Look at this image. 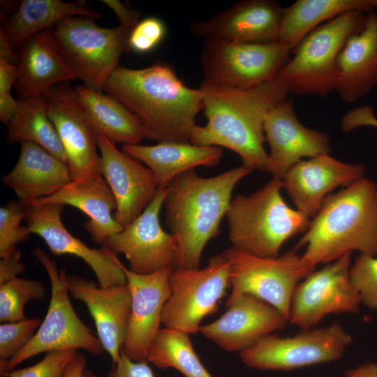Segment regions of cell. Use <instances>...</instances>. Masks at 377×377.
Returning <instances> with one entry per match:
<instances>
[{"instance_id":"6da1fadb","label":"cell","mask_w":377,"mask_h":377,"mask_svg":"<svg viewBox=\"0 0 377 377\" xmlns=\"http://www.w3.org/2000/svg\"><path fill=\"white\" fill-rule=\"evenodd\" d=\"M204 114L207 124L196 125L190 142L226 147L240 156L243 165L276 177V169L264 149V121L268 112L288 94L274 78L241 89L202 82Z\"/></svg>"},{"instance_id":"7a4b0ae2","label":"cell","mask_w":377,"mask_h":377,"mask_svg":"<svg viewBox=\"0 0 377 377\" xmlns=\"http://www.w3.org/2000/svg\"><path fill=\"white\" fill-rule=\"evenodd\" d=\"M103 91L135 116L145 138L158 142H190L195 117L204 108L200 88L188 87L161 61L140 69L119 66Z\"/></svg>"},{"instance_id":"3957f363","label":"cell","mask_w":377,"mask_h":377,"mask_svg":"<svg viewBox=\"0 0 377 377\" xmlns=\"http://www.w3.org/2000/svg\"><path fill=\"white\" fill-rule=\"evenodd\" d=\"M252 171L242 165L202 177L191 169L170 182L163 204L166 226L177 243L175 269L200 268L204 247L220 233L235 186Z\"/></svg>"},{"instance_id":"277c9868","label":"cell","mask_w":377,"mask_h":377,"mask_svg":"<svg viewBox=\"0 0 377 377\" xmlns=\"http://www.w3.org/2000/svg\"><path fill=\"white\" fill-rule=\"evenodd\" d=\"M316 268L357 251L377 256V184L362 177L329 195L295 249Z\"/></svg>"},{"instance_id":"5b68a950","label":"cell","mask_w":377,"mask_h":377,"mask_svg":"<svg viewBox=\"0 0 377 377\" xmlns=\"http://www.w3.org/2000/svg\"><path fill=\"white\" fill-rule=\"evenodd\" d=\"M282 179L274 177L249 196L236 195L226 216L232 247L262 258L279 256L283 244L305 232L310 217L290 207L283 199Z\"/></svg>"},{"instance_id":"8992f818","label":"cell","mask_w":377,"mask_h":377,"mask_svg":"<svg viewBox=\"0 0 377 377\" xmlns=\"http://www.w3.org/2000/svg\"><path fill=\"white\" fill-rule=\"evenodd\" d=\"M367 15L349 11L314 29L293 50L276 82L288 94L326 96L336 91L338 55L346 40L363 30Z\"/></svg>"},{"instance_id":"52a82bcc","label":"cell","mask_w":377,"mask_h":377,"mask_svg":"<svg viewBox=\"0 0 377 377\" xmlns=\"http://www.w3.org/2000/svg\"><path fill=\"white\" fill-rule=\"evenodd\" d=\"M50 30L59 53L75 77L94 91H103L119 66L132 31L121 25L102 27L86 17L64 19Z\"/></svg>"},{"instance_id":"ba28073f","label":"cell","mask_w":377,"mask_h":377,"mask_svg":"<svg viewBox=\"0 0 377 377\" xmlns=\"http://www.w3.org/2000/svg\"><path fill=\"white\" fill-rule=\"evenodd\" d=\"M34 255L43 266L50 281L49 307L29 343L11 359L0 362L1 376L42 353L84 350L100 355L104 350L98 337L81 320L73 307L65 270L59 271L55 260L40 248L34 250Z\"/></svg>"},{"instance_id":"9c48e42d","label":"cell","mask_w":377,"mask_h":377,"mask_svg":"<svg viewBox=\"0 0 377 377\" xmlns=\"http://www.w3.org/2000/svg\"><path fill=\"white\" fill-rule=\"evenodd\" d=\"M230 263V302L242 294L252 295L271 304L288 320L297 284L315 268L295 249L275 258H262L230 247L222 252Z\"/></svg>"},{"instance_id":"30bf717a","label":"cell","mask_w":377,"mask_h":377,"mask_svg":"<svg viewBox=\"0 0 377 377\" xmlns=\"http://www.w3.org/2000/svg\"><path fill=\"white\" fill-rule=\"evenodd\" d=\"M352 337L339 323L302 330L286 337L268 334L239 353L242 363L251 369L293 371L340 360Z\"/></svg>"},{"instance_id":"8fae6325","label":"cell","mask_w":377,"mask_h":377,"mask_svg":"<svg viewBox=\"0 0 377 377\" xmlns=\"http://www.w3.org/2000/svg\"><path fill=\"white\" fill-rule=\"evenodd\" d=\"M169 285L162 324L188 334L197 333L203 318L218 311L230 287L229 261L221 253L211 257L203 269H174Z\"/></svg>"},{"instance_id":"7c38bea8","label":"cell","mask_w":377,"mask_h":377,"mask_svg":"<svg viewBox=\"0 0 377 377\" xmlns=\"http://www.w3.org/2000/svg\"><path fill=\"white\" fill-rule=\"evenodd\" d=\"M292 48L280 42L253 44L205 39L199 57L203 82L249 89L273 80Z\"/></svg>"},{"instance_id":"4fadbf2b","label":"cell","mask_w":377,"mask_h":377,"mask_svg":"<svg viewBox=\"0 0 377 377\" xmlns=\"http://www.w3.org/2000/svg\"><path fill=\"white\" fill-rule=\"evenodd\" d=\"M351 253L314 270L297 284L290 304V324L307 330L316 327L328 315L360 311V297L350 276Z\"/></svg>"},{"instance_id":"5bb4252c","label":"cell","mask_w":377,"mask_h":377,"mask_svg":"<svg viewBox=\"0 0 377 377\" xmlns=\"http://www.w3.org/2000/svg\"><path fill=\"white\" fill-rule=\"evenodd\" d=\"M42 97L66 153L71 181L87 182L103 177L97 152L98 134L75 87L68 82H60L48 89Z\"/></svg>"},{"instance_id":"9a60e30c","label":"cell","mask_w":377,"mask_h":377,"mask_svg":"<svg viewBox=\"0 0 377 377\" xmlns=\"http://www.w3.org/2000/svg\"><path fill=\"white\" fill-rule=\"evenodd\" d=\"M167 188L158 189L145 211L121 231L108 238L101 246L115 255L122 253L132 272L151 274L165 268L174 269L177 243L173 235L163 230L159 213Z\"/></svg>"},{"instance_id":"2e32d148","label":"cell","mask_w":377,"mask_h":377,"mask_svg":"<svg viewBox=\"0 0 377 377\" xmlns=\"http://www.w3.org/2000/svg\"><path fill=\"white\" fill-rule=\"evenodd\" d=\"M64 205L54 203L27 205L24 220L31 234L40 236L52 254L73 255L93 270L101 287L127 284L122 263L110 249L89 247L68 231L61 221Z\"/></svg>"},{"instance_id":"e0dca14e","label":"cell","mask_w":377,"mask_h":377,"mask_svg":"<svg viewBox=\"0 0 377 377\" xmlns=\"http://www.w3.org/2000/svg\"><path fill=\"white\" fill-rule=\"evenodd\" d=\"M99 170L117 202L113 215L123 228L133 223L154 198L158 189L153 172L132 157L121 152L114 143L97 135Z\"/></svg>"},{"instance_id":"ac0fdd59","label":"cell","mask_w":377,"mask_h":377,"mask_svg":"<svg viewBox=\"0 0 377 377\" xmlns=\"http://www.w3.org/2000/svg\"><path fill=\"white\" fill-rule=\"evenodd\" d=\"M122 269L131 295V309L126 340L121 350L133 362L147 361L150 345L159 332L161 315L170 290L172 267L151 274H140Z\"/></svg>"},{"instance_id":"d6986e66","label":"cell","mask_w":377,"mask_h":377,"mask_svg":"<svg viewBox=\"0 0 377 377\" xmlns=\"http://www.w3.org/2000/svg\"><path fill=\"white\" fill-rule=\"evenodd\" d=\"M283 8L274 0H243L209 20L192 21L191 32L205 39L240 43L269 44L279 42Z\"/></svg>"},{"instance_id":"ffe728a7","label":"cell","mask_w":377,"mask_h":377,"mask_svg":"<svg viewBox=\"0 0 377 377\" xmlns=\"http://www.w3.org/2000/svg\"><path fill=\"white\" fill-rule=\"evenodd\" d=\"M227 310L199 332L227 352L241 353L263 337L282 330L288 318L277 309L250 294L226 303Z\"/></svg>"},{"instance_id":"44dd1931","label":"cell","mask_w":377,"mask_h":377,"mask_svg":"<svg viewBox=\"0 0 377 377\" xmlns=\"http://www.w3.org/2000/svg\"><path fill=\"white\" fill-rule=\"evenodd\" d=\"M69 294L82 302L95 323L98 337L117 364L126 340L131 309V295L127 284L103 288L77 275H67Z\"/></svg>"},{"instance_id":"7402d4cb","label":"cell","mask_w":377,"mask_h":377,"mask_svg":"<svg viewBox=\"0 0 377 377\" xmlns=\"http://www.w3.org/2000/svg\"><path fill=\"white\" fill-rule=\"evenodd\" d=\"M364 174V165L343 163L325 154L297 163L282 181L297 209L314 217L334 188L348 186Z\"/></svg>"},{"instance_id":"603a6c76","label":"cell","mask_w":377,"mask_h":377,"mask_svg":"<svg viewBox=\"0 0 377 377\" xmlns=\"http://www.w3.org/2000/svg\"><path fill=\"white\" fill-rule=\"evenodd\" d=\"M263 128L270 147L269 156L276 169L274 177L281 179L302 158L330 154L332 151L326 133L308 128L300 122L291 99L283 101L268 112Z\"/></svg>"},{"instance_id":"cb8c5ba5","label":"cell","mask_w":377,"mask_h":377,"mask_svg":"<svg viewBox=\"0 0 377 377\" xmlns=\"http://www.w3.org/2000/svg\"><path fill=\"white\" fill-rule=\"evenodd\" d=\"M2 182L24 202L54 195L70 183L71 177L64 163L38 144L23 142L17 163Z\"/></svg>"},{"instance_id":"d4e9b609","label":"cell","mask_w":377,"mask_h":377,"mask_svg":"<svg viewBox=\"0 0 377 377\" xmlns=\"http://www.w3.org/2000/svg\"><path fill=\"white\" fill-rule=\"evenodd\" d=\"M16 91L21 99L42 96L75 76L55 45L50 28L28 38L20 47Z\"/></svg>"},{"instance_id":"484cf974","label":"cell","mask_w":377,"mask_h":377,"mask_svg":"<svg viewBox=\"0 0 377 377\" xmlns=\"http://www.w3.org/2000/svg\"><path fill=\"white\" fill-rule=\"evenodd\" d=\"M23 202L26 205L54 203L79 209L89 217L83 227L91 239L101 245L124 229L112 215V212L117 209V202L103 177L87 182L71 181L51 196Z\"/></svg>"},{"instance_id":"4316f807","label":"cell","mask_w":377,"mask_h":377,"mask_svg":"<svg viewBox=\"0 0 377 377\" xmlns=\"http://www.w3.org/2000/svg\"><path fill=\"white\" fill-rule=\"evenodd\" d=\"M337 66L336 91L346 102L360 99L377 84V14L369 13L363 30L346 40Z\"/></svg>"},{"instance_id":"83f0119b","label":"cell","mask_w":377,"mask_h":377,"mask_svg":"<svg viewBox=\"0 0 377 377\" xmlns=\"http://www.w3.org/2000/svg\"><path fill=\"white\" fill-rule=\"evenodd\" d=\"M123 151L146 164L155 175L158 187L167 188L179 175L198 166L219 164L223 149L191 142H161L154 145H126Z\"/></svg>"},{"instance_id":"f1b7e54d","label":"cell","mask_w":377,"mask_h":377,"mask_svg":"<svg viewBox=\"0 0 377 377\" xmlns=\"http://www.w3.org/2000/svg\"><path fill=\"white\" fill-rule=\"evenodd\" d=\"M101 16L100 13L80 1L23 0L1 28L16 50L31 36L52 27L64 19L72 17L98 19Z\"/></svg>"},{"instance_id":"f546056e","label":"cell","mask_w":377,"mask_h":377,"mask_svg":"<svg viewBox=\"0 0 377 377\" xmlns=\"http://www.w3.org/2000/svg\"><path fill=\"white\" fill-rule=\"evenodd\" d=\"M75 90L97 134L123 145H138L145 139L138 119L117 99L83 84L76 85Z\"/></svg>"},{"instance_id":"4dcf8cb0","label":"cell","mask_w":377,"mask_h":377,"mask_svg":"<svg viewBox=\"0 0 377 377\" xmlns=\"http://www.w3.org/2000/svg\"><path fill=\"white\" fill-rule=\"evenodd\" d=\"M376 0H297L283 8L279 42L293 50L317 26L353 10L369 13Z\"/></svg>"},{"instance_id":"1f68e13d","label":"cell","mask_w":377,"mask_h":377,"mask_svg":"<svg viewBox=\"0 0 377 377\" xmlns=\"http://www.w3.org/2000/svg\"><path fill=\"white\" fill-rule=\"evenodd\" d=\"M8 127V144H38L68 166L66 153L42 96L20 99L18 111Z\"/></svg>"},{"instance_id":"d6a6232c","label":"cell","mask_w":377,"mask_h":377,"mask_svg":"<svg viewBox=\"0 0 377 377\" xmlns=\"http://www.w3.org/2000/svg\"><path fill=\"white\" fill-rule=\"evenodd\" d=\"M188 335L174 329H161L150 345L147 362L161 369H175L185 377H212L197 355Z\"/></svg>"},{"instance_id":"836d02e7","label":"cell","mask_w":377,"mask_h":377,"mask_svg":"<svg viewBox=\"0 0 377 377\" xmlns=\"http://www.w3.org/2000/svg\"><path fill=\"white\" fill-rule=\"evenodd\" d=\"M45 288L41 281L15 278L0 284V322L8 323L27 318L24 306L29 302L45 298Z\"/></svg>"},{"instance_id":"e575fe53","label":"cell","mask_w":377,"mask_h":377,"mask_svg":"<svg viewBox=\"0 0 377 377\" xmlns=\"http://www.w3.org/2000/svg\"><path fill=\"white\" fill-rule=\"evenodd\" d=\"M27 205L21 200H10L0 208V258L17 250L18 244L27 241L30 232L24 220Z\"/></svg>"},{"instance_id":"d590c367","label":"cell","mask_w":377,"mask_h":377,"mask_svg":"<svg viewBox=\"0 0 377 377\" xmlns=\"http://www.w3.org/2000/svg\"><path fill=\"white\" fill-rule=\"evenodd\" d=\"M350 276L362 305L377 311V256L360 254L351 264Z\"/></svg>"},{"instance_id":"8d00e7d4","label":"cell","mask_w":377,"mask_h":377,"mask_svg":"<svg viewBox=\"0 0 377 377\" xmlns=\"http://www.w3.org/2000/svg\"><path fill=\"white\" fill-rule=\"evenodd\" d=\"M42 320L25 318L0 325V362L7 361L25 347L35 335Z\"/></svg>"},{"instance_id":"74e56055","label":"cell","mask_w":377,"mask_h":377,"mask_svg":"<svg viewBox=\"0 0 377 377\" xmlns=\"http://www.w3.org/2000/svg\"><path fill=\"white\" fill-rule=\"evenodd\" d=\"M77 350H58L47 353L36 364L14 369L1 377H64L66 369Z\"/></svg>"},{"instance_id":"f35d334b","label":"cell","mask_w":377,"mask_h":377,"mask_svg":"<svg viewBox=\"0 0 377 377\" xmlns=\"http://www.w3.org/2000/svg\"><path fill=\"white\" fill-rule=\"evenodd\" d=\"M166 32L163 21L148 17L139 21L128 37V49L138 53L153 50L163 40Z\"/></svg>"},{"instance_id":"ab89813d","label":"cell","mask_w":377,"mask_h":377,"mask_svg":"<svg viewBox=\"0 0 377 377\" xmlns=\"http://www.w3.org/2000/svg\"><path fill=\"white\" fill-rule=\"evenodd\" d=\"M341 124L346 133L362 126L377 128V117L371 107L362 105L346 112L341 119Z\"/></svg>"},{"instance_id":"60d3db41","label":"cell","mask_w":377,"mask_h":377,"mask_svg":"<svg viewBox=\"0 0 377 377\" xmlns=\"http://www.w3.org/2000/svg\"><path fill=\"white\" fill-rule=\"evenodd\" d=\"M145 362H133L121 353L119 362L113 366L108 377H155Z\"/></svg>"},{"instance_id":"b9f144b4","label":"cell","mask_w":377,"mask_h":377,"mask_svg":"<svg viewBox=\"0 0 377 377\" xmlns=\"http://www.w3.org/2000/svg\"><path fill=\"white\" fill-rule=\"evenodd\" d=\"M22 252L15 250L0 260V284L18 277L26 272V267L21 261Z\"/></svg>"},{"instance_id":"7bdbcfd3","label":"cell","mask_w":377,"mask_h":377,"mask_svg":"<svg viewBox=\"0 0 377 377\" xmlns=\"http://www.w3.org/2000/svg\"><path fill=\"white\" fill-rule=\"evenodd\" d=\"M102 2L110 8L117 15L121 26L132 30L140 21V13L126 7L118 0H103Z\"/></svg>"},{"instance_id":"ee69618b","label":"cell","mask_w":377,"mask_h":377,"mask_svg":"<svg viewBox=\"0 0 377 377\" xmlns=\"http://www.w3.org/2000/svg\"><path fill=\"white\" fill-rule=\"evenodd\" d=\"M17 77V66L0 59V93L10 92Z\"/></svg>"},{"instance_id":"f6af8a7d","label":"cell","mask_w":377,"mask_h":377,"mask_svg":"<svg viewBox=\"0 0 377 377\" xmlns=\"http://www.w3.org/2000/svg\"><path fill=\"white\" fill-rule=\"evenodd\" d=\"M19 108V101H16L10 91L0 93V120L8 126Z\"/></svg>"},{"instance_id":"bcb514c9","label":"cell","mask_w":377,"mask_h":377,"mask_svg":"<svg viewBox=\"0 0 377 377\" xmlns=\"http://www.w3.org/2000/svg\"><path fill=\"white\" fill-rule=\"evenodd\" d=\"M87 364L86 356L77 350L68 364L64 377H82Z\"/></svg>"},{"instance_id":"7dc6e473","label":"cell","mask_w":377,"mask_h":377,"mask_svg":"<svg viewBox=\"0 0 377 377\" xmlns=\"http://www.w3.org/2000/svg\"><path fill=\"white\" fill-rule=\"evenodd\" d=\"M0 59H3L8 62L16 65L19 61V54L15 52V49L12 46L7 36L0 27Z\"/></svg>"},{"instance_id":"c3c4849f","label":"cell","mask_w":377,"mask_h":377,"mask_svg":"<svg viewBox=\"0 0 377 377\" xmlns=\"http://www.w3.org/2000/svg\"><path fill=\"white\" fill-rule=\"evenodd\" d=\"M344 377H377V364L367 362L346 369Z\"/></svg>"},{"instance_id":"681fc988","label":"cell","mask_w":377,"mask_h":377,"mask_svg":"<svg viewBox=\"0 0 377 377\" xmlns=\"http://www.w3.org/2000/svg\"><path fill=\"white\" fill-rule=\"evenodd\" d=\"M82 377H98V376H97L91 371L86 369L83 373Z\"/></svg>"},{"instance_id":"f907efd6","label":"cell","mask_w":377,"mask_h":377,"mask_svg":"<svg viewBox=\"0 0 377 377\" xmlns=\"http://www.w3.org/2000/svg\"><path fill=\"white\" fill-rule=\"evenodd\" d=\"M375 8H377V0H376V1H375Z\"/></svg>"}]
</instances>
